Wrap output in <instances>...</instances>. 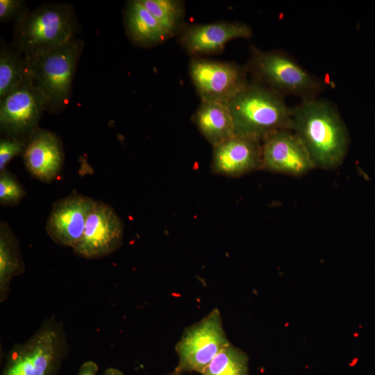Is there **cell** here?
Returning <instances> with one entry per match:
<instances>
[{
	"label": "cell",
	"instance_id": "1",
	"mask_svg": "<svg viewBox=\"0 0 375 375\" xmlns=\"http://www.w3.org/2000/svg\"><path fill=\"white\" fill-rule=\"evenodd\" d=\"M290 129L304 145L315 168L334 169L343 162L349 132L331 102L317 97L302 100L292 108Z\"/></svg>",
	"mask_w": 375,
	"mask_h": 375
},
{
	"label": "cell",
	"instance_id": "2",
	"mask_svg": "<svg viewBox=\"0 0 375 375\" xmlns=\"http://www.w3.org/2000/svg\"><path fill=\"white\" fill-rule=\"evenodd\" d=\"M226 104L235 135L262 141L277 131L290 129L292 108L284 97L252 81Z\"/></svg>",
	"mask_w": 375,
	"mask_h": 375
},
{
	"label": "cell",
	"instance_id": "3",
	"mask_svg": "<svg viewBox=\"0 0 375 375\" xmlns=\"http://www.w3.org/2000/svg\"><path fill=\"white\" fill-rule=\"evenodd\" d=\"M247 67L252 81L279 95L302 100L317 98L325 89L322 79L310 74L282 50L263 51L251 46Z\"/></svg>",
	"mask_w": 375,
	"mask_h": 375
},
{
	"label": "cell",
	"instance_id": "4",
	"mask_svg": "<svg viewBox=\"0 0 375 375\" xmlns=\"http://www.w3.org/2000/svg\"><path fill=\"white\" fill-rule=\"evenodd\" d=\"M76 19L72 6L44 4L28 10L15 24V47L26 58L56 49L74 37Z\"/></svg>",
	"mask_w": 375,
	"mask_h": 375
},
{
	"label": "cell",
	"instance_id": "5",
	"mask_svg": "<svg viewBox=\"0 0 375 375\" xmlns=\"http://www.w3.org/2000/svg\"><path fill=\"white\" fill-rule=\"evenodd\" d=\"M83 48V41L74 36L56 49L26 58L28 72L46 99L48 110L59 112L69 103Z\"/></svg>",
	"mask_w": 375,
	"mask_h": 375
},
{
	"label": "cell",
	"instance_id": "6",
	"mask_svg": "<svg viewBox=\"0 0 375 375\" xmlns=\"http://www.w3.org/2000/svg\"><path fill=\"white\" fill-rule=\"evenodd\" d=\"M68 346L62 324L51 317L9 353L1 375H54Z\"/></svg>",
	"mask_w": 375,
	"mask_h": 375
},
{
	"label": "cell",
	"instance_id": "7",
	"mask_svg": "<svg viewBox=\"0 0 375 375\" xmlns=\"http://www.w3.org/2000/svg\"><path fill=\"white\" fill-rule=\"evenodd\" d=\"M230 344L220 311L215 308L184 330L175 346L178 362L174 370L179 375L192 372L201 373L216 355Z\"/></svg>",
	"mask_w": 375,
	"mask_h": 375
},
{
	"label": "cell",
	"instance_id": "8",
	"mask_svg": "<svg viewBox=\"0 0 375 375\" xmlns=\"http://www.w3.org/2000/svg\"><path fill=\"white\" fill-rule=\"evenodd\" d=\"M48 104L29 74L0 99V128L6 136L28 140Z\"/></svg>",
	"mask_w": 375,
	"mask_h": 375
},
{
	"label": "cell",
	"instance_id": "9",
	"mask_svg": "<svg viewBox=\"0 0 375 375\" xmlns=\"http://www.w3.org/2000/svg\"><path fill=\"white\" fill-rule=\"evenodd\" d=\"M189 74L201 101L227 103L249 83L247 67L194 57Z\"/></svg>",
	"mask_w": 375,
	"mask_h": 375
},
{
	"label": "cell",
	"instance_id": "10",
	"mask_svg": "<svg viewBox=\"0 0 375 375\" xmlns=\"http://www.w3.org/2000/svg\"><path fill=\"white\" fill-rule=\"evenodd\" d=\"M123 235L124 224L115 210L103 202L97 201L73 250L76 255L87 259L103 258L120 247Z\"/></svg>",
	"mask_w": 375,
	"mask_h": 375
},
{
	"label": "cell",
	"instance_id": "11",
	"mask_svg": "<svg viewBox=\"0 0 375 375\" xmlns=\"http://www.w3.org/2000/svg\"><path fill=\"white\" fill-rule=\"evenodd\" d=\"M262 169L291 176H301L315 169L303 143L288 128L262 141Z\"/></svg>",
	"mask_w": 375,
	"mask_h": 375
},
{
	"label": "cell",
	"instance_id": "12",
	"mask_svg": "<svg viewBox=\"0 0 375 375\" xmlns=\"http://www.w3.org/2000/svg\"><path fill=\"white\" fill-rule=\"evenodd\" d=\"M251 27L239 22H217L183 26L178 42L188 53L194 57L220 53L235 39L249 38Z\"/></svg>",
	"mask_w": 375,
	"mask_h": 375
},
{
	"label": "cell",
	"instance_id": "13",
	"mask_svg": "<svg viewBox=\"0 0 375 375\" xmlns=\"http://www.w3.org/2000/svg\"><path fill=\"white\" fill-rule=\"evenodd\" d=\"M92 198L72 194L54 203L47 232L56 243L72 249L81 240L87 219L96 204Z\"/></svg>",
	"mask_w": 375,
	"mask_h": 375
},
{
	"label": "cell",
	"instance_id": "14",
	"mask_svg": "<svg viewBox=\"0 0 375 375\" xmlns=\"http://www.w3.org/2000/svg\"><path fill=\"white\" fill-rule=\"evenodd\" d=\"M262 167V141L235 135L213 147L211 169L215 174L240 177Z\"/></svg>",
	"mask_w": 375,
	"mask_h": 375
},
{
	"label": "cell",
	"instance_id": "15",
	"mask_svg": "<svg viewBox=\"0 0 375 375\" xmlns=\"http://www.w3.org/2000/svg\"><path fill=\"white\" fill-rule=\"evenodd\" d=\"M23 156L30 174L44 182L52 181L57 177L64 161L59 138L54 133L40 128L28 138Z\"/></svg>",
	"mask_w": 375,
	"mask_h": 375
},
{
	"label": "cell",
	"instance_id": "16",
	"mask_svg": "<svg viewBox=\"0 0 375 375\" xmlns=\"http://www.w3.org/2000/svg\"><path fill=\"white\" fill-rule=\"evenodd\" d=\"M124 26L131 41L143 47L160 44L172 37L140 0L127 2L124 9Z\"/></svg>",
	"mask_w": 375,
	"mask_h": 375
},
{
	"label": "cell",
	"instance_id": "17",
	"mask_svg": "<svg viewBox=\"0 0 375 375\" xmlns=\"http://www.w3.org/2000/svg\"><path fill=\"white\" fill-rule=\"evenodd\" d=\"M192 121L212 147L235 135L233 119L226 103L201 101Z\"/></svg>",
	"mask_w": 375,
	"mask_h": 375
},
{
	"label": "cell",
	"instance_id": "18",
	"mask_svg": "<svg viewBox=\"0 0 375 375\" xmlns=\"http://www.w3.org/2000/svg\"><path fill=\"white\" fill-rule=\"evenodd\" d=\"M24 264L17 239L9 225L0 222V301L8 297L12 278L22 274Z\"/></svg>",
	"mask_w": 375,
	"mask_h": 375
},
{
	"label": "cell",
	"instance_id": "19",
	"mask_svg": "<svg viewBox=\"0 0 375 375\" xmlns=\"http://www.w3.org/2000/svg\"><path fill=\"white\" fill-rule=\"evenodd\" d=\"M28 74L26 59L15 47L1 42L0 49V99L18 86Z\"/></svg>",
	"mask_w": 375,
	"mask_h": 375
},
{
	"label": "cell",
	"instance_id": "20",
	"mask_svg": "<svg viewBox=\"0 0 375 375\" xmlns=\"http://www.w3.org/2000/svg\"><path fill=\"white\" fill-rule=\"evenodd\" d=\"M247 355L232 344L219 352L201 375H249Z\"/></svg>",
	"mask_w": 375,
	"mask_h": 375
},
{
	"label": "cell",
	"instance_id": "21",
	"mask_svg": "<svg viewBox=\"0 0 375 375\" xmlns=\"http://www.w3.org/2000/svg\"><path fill=\"white\" fill-rule=\"evenodd\" d=\"M144 8L172 36L183 27L185 6L178 0H140Z\"/></svg>",
	"mask_w": 375,
	"mask_h": 375
},
{
	"label": "cell",
	"instance_id": "22",
	"mask_svg": "<svg viewBox=\"0 0 375 375\" xmlns=\"http://www.w3.org/2000/svg\"><path fill=\"white\" fill-rule=\"evenodd\" d=\"M26 194L15 177L4 170L0 174V203L3 206L18 204Z\"/></svg>",
	"mask_w": 375,
	"mask_h": 375
},
{
	"label": "cell",
	"instance_id": "23",
	"mask_svg": "<svg viewBox=\"0 0 375 375\" xmlns=\"http://www.w3.org/2000/svg\"><path fill=\"white\" fill-rule=\"evenodd\" d=\"M28 140L6 136L0 140V172L5 170L8 163L15 157L23 154Z\"/></svg>",
	"mask_w": 375,
	"mask_h": 375
},
{
	"label": "cell",
	"instance_id": "24",
	"mask_svg": "<svg viewBox=\"0 0 375 375\" xmlns=\"http://www.w3.org/2000/svg\"><path fill=\"white\" fill-rule=\"evenodd\" d=\"M28 11L24 1L0 0L1 22L15 21L16 24L24 18Z\"/></svg>",
	"mask_w": 375,
	"mask_h": 375
},
{
	"label": "cell",
	"instance_id": "25",
	"mask_svg": "<svg viewBox=\"0 0 375 375\" xmlns=\"http://www.w3.org/2000/svg\"><path fill=\"white\" fill-rule=\"evenodd\" d=\"M97 365L94 362L89 360L82 364L78 375H97Z\"/></svg>",
	"mask_w": 375,
	"mask_h": 375
},
{
	"label": "cell",
	"instance_id": "26",
	"mask_svg": "<svg viewBox=\"0 0 375 375\" xmlns=\"http://www.w3.org/2000/svg\"><path fill=\"white\" fill-rule=\"evenodd\" d=\"M103 375H124V374L117 369L110 367L107 369Z\"/></svg>",
	"mask_w": 375,
	"mask_h": 375
},
{
	"label": "cell",
	"instance_id": "27",
	"mask_svg": "<svg viewBox=\"0 0 375 375\" xmlns=\"http://www.w3.org/2000/svg\"><path fill=\"white\" fill-rule=\"evenodd\" d=\"M165 375H179V374L175 370H174L172 372H169Z\"/></svg>",
	"mask_w": 375,
	"mask_h": 375
}]
</instances>
